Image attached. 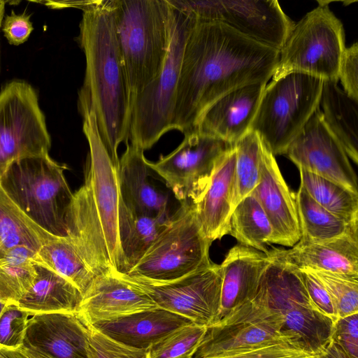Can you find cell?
Segmentation results:
<instances>
[{"label":"cell","mask_w":358,"mask_h":358,"mask_svg":"<svg viewBox=\"0 0 358 358\" xmlns=\"http://www.w3.org/2000/svg\"><path fill=\"white\" fill-rule=\"evenodd\" d=\"M51 138L36 90L12 80L0 91V177L14 162L49 154Z\"/></svg>","instance_id":"cell-10"},{"label":"cell","mask_w":358,"mask_h":358,"mask_svg":"<svg viewBox=\"0 0 358 358\" xmlns=\"http://www.w3.org/2000/svg\"><path fill=\"white\" fill-rule=\"evenodd\" d=\"M287 262L300 269L358 276V234L313 243L300 239L289 250H282Z\"/></svg>","instance_id":"cell-25"},{"label":"cell","mask_w":358,"mask_h":358,"mask_svg":"<svg viewBox=\"0 0 358 358\" xmlns=\"http://www.w3.org/2000/svg\"><path fill=\"white\" fill-rule=\"evenodd\" d=\"M37 275L34 261L0 262V297L6 304L18 303L31 289Z\"/></svg>","instance_id":"cell-37"},{"label":"cell","mask_w":358,"mask_h":358,"mask_svg":"<svg viewBox=\"0 0 358 358\" xmlns=\"http://www.w3.org/2000/svg\"><path fill=\"white\" fill-rule=\"evenodd\" d=\"M301 184L318 204L350 222L358 223V194L341 184L299 169Z\"/></svg>","instance_id":"cell-34"},{"label":"cell","mask_w":358,"mask_h":358,"mask_svg":"<svg viewBox=\"0 0 358 358\" xmlns=\"http://www.w3.org/2000/svg\"><path fill=\"white\" fill-rule=\"evenodd\" d=\"M263 143L264 141L257 132L250 131L235 143L236 160L232 212L241 200L250 194L259 182Z\"/></svg>","instance_id":"cell-35"},{"label":"cell","mask_w":358,"mask_h":358,"mask_svg":"<svg viewBox=\"0 0 358 358\" xmlns=\"http://www.w3.org/2000/svg\"><path fill=\"white\" fill-rule=\"evenodd\" d=\"M206 329L194 323L176 329L148 348V358H192Z\"/></svg>","instance_id":"cell-36"},{"label":"cell","mask_w":358,"mask_h":358,"mask_svg":"<svg viewBox=\"0 0 358 358\" xmlns=\"http://www.w3.org/2000/svg\"><path fill=\"white\" fill-rule=\"evenodd\" d=\"M5 5V1H0V28L1 27V24L3 18Z\"/></svg>","instance_id":"cell-49"},{"label":"cell","mask_w":358,"mask_h":358,"mask_svg":"<svg viewBox=\"0 0 358 358\" xmlns=\"http://www.w3.org/2000/svg\"><path fill=\"white\" fill-rule=\"evenodd\" d=\"M151 171L144 150L128 143L117 167L121 199L137 213L169 217L167 196L151 182Z\"/></svg>","instance_id":"cell-24"},{"label":"cell","mask_w":358,"mask_h":358,"mask_svg":"<svg viewBox=\"0 0 358 358\" xmlns=\"http://www.w3.org/2000/svg\"><path fill=\"white\" fill-rule=\"evenodd\" d=\"M83 120V131L90 152L85 181L88 183L103 228L110 262L115 270L124 273L119 246L118 213L120 203L117 167L111 160L99 136L94 113L79 110Z\"/></svg>","instance_id":"cell-13"},{"label":"cell","mask_w":358,"mask_h":358,"mask_svg":"<svg viewBox=\"0 0 358 358\" xmlns=\"http://www.w3.org/2000/svg\"><path fill=\"white\" fill-rule=\"evenodd\" d=\"M90 324L78 313L34 315L22 346L50 358H89Z\"/></svg>","instance_id":"cell-18"},{"label":"cell","mask_w":358,"mask_h":358,"mask_svg":"<svg viewBox=\"0 0 358 358\" xmlns=\"http://www.w3.org/2000/svg\"><path fill=\"white\" fill-rule=\"evenodd\" d=\"M282 327L280 315L252 299L207 327L192 358L214 357L291 337Z\"/></svg>","instance_id":"cell-14"},{"label":"cell","mask_w":358,"mask_h":358,"mask_svg":"<svg viewBox=\"0 0 358 358\" xmlns=\"http://www.w3.org/2000/svg\"><path fill=\"white\" fill-rule=\"evenodd\" d=\"M67 237L96 276L116 271L88 183L73 193L66 215Z\"/></svg>","instance_id":"cell-20"},{"label":"cell","mask_w":358,"mask_h":358,"mask_svg":"<svg viewBox=\"0 0 358 358\" xmlns=\"http://www.w3.org/2000/svg\"><path fill=\"white\" fill-rule=\"evenodd\" d=\"M323 120L338 138L348 158L358 164V101L338 86L337 81L324 80L320 100Z\"/></svg>","instance_id":"cell-28"},{"label":"cell","mask_w":358,"mask_h":358,"mask_svg":"<svg viewBox=\"0 0 358 358\" xmlns=\"http://www.w3.org/2000/svg\"><path fill=\"white\" fill-rule=\"evenodd\" d=\"M66 169L47 154L15 161L0 177L1 187L22 211L59 237L67 236L66 215L73 196Z\"/></svg>","instance_id":"cell-5"},{"label":"cell","mask_w":358,"mask_h":358,"mask_svg":"<svg viewBox=\"0 0 358 358\" xmlns=\"http://www.w3.org/2000/svg\"><path fill=\"white\" fill-rule=\"evenodd\" d=\"M171 7V37L163 67L157 77L131 102L129 140L143 150L151 148L164 134L173 130L183 50L196 22L191 15Z\"/></svg>","instance_id":"cell-7"},{"label":"cell","mask_w":358,"mask_h":358,"mask_svg":"<svg viewBox=\"0 0 358 358\" xmlns=\"http://www.w3.org/2000/svg\"><path fill=\"white\" fill-rule=\"evenodd\" d=\"M331 339L352 358H358V313L339 318L334 324Z\"/></svg>","instance_id":"cell-44"},{"label":"cell","mask_w":358,"mask_h":358,"mask_svg":"<svg viewBox=\"0 0 358 358\" xmlns=\"http://www.w3.org/2000/svg\"><path fill=\"white\" fill-rule=\"evenodd\" d=\"M341 21L328 3L319 5L294 24L282 47L272 80L301 72L338 82L340 61L345 49Z\"/></svg>","instance_id":"cell-9"},{"label":"cell","mask_w":358,"mask_h":358,"mask_svg":"<svg viewBox=\"0 0 358 358\" xmlns=\"http://www.w3.org/2000/svg\"><path fill=\"white\" fill-rule=\"evenodd\" d=\"M6 304L2 301L0 297V315Z\"/></svg>","instance_id":"cell-50"},{"label":"cell","mask_w":358,"mask_h":358,"mask_svg":"<svg viewBox=\"0 0 358 358\" xmlns=\"http://www.w3.org/2000/svg\"><path fill=\"white\" fill-rule=\"evenodd\" d=\"M301 231L300 239L325 242L357 233L358 223L341 218L318 204L301 185L294 193Z\"/></svg>","instance_id":"cell-30"},{"label":"cell","mask_w":358,"mask_h":358,"mask_svg":"<svg viewBox=\"0 0 358 358\" xmlns=\"http://www.w3.org/2000/svg\"><path fill=\"white\" fill-rule=\"evenodd\" d=\"M89 358H148V349L131 347L116 341L90 325Z\"/></svg>","instance_id":"cell-41"},{"label":"cell","mask_w":358,"mask_h":358,"mask_svg":"<svg viewBox=\"0 0 358 358\" xmlns=\"http://www.w3.org/2000/svg\"><path fill=\"white\" fill-rule=\"evenodd\" d=\"M315 354L303 348L291 337L210 358H315Z\"/></svg>","instance_id":"cell-39"},{"label":"cell","mask_w":358,"mask_h":358,"mask_svg":"<svg viewBox=\"0 0 358 358\" xmlns=\"http://www.w3.org/2000/svg\"><path fill=\"white\" fill-rule=\"evenodd\" d=\"M193 323L183 316L162 308L142 311L92 326L107 336L140 349H148L160 338L183 325Z\"/></svg>","instance_id":"cell-26"},{"label":"cell","mask_w":358,"mask_h":358,"mask_svg":"<svg viewBox=\"0 0 358 358\" xmlns=\"http://www.w3.org/2000/svg\"><path fill=\"white\" fill-rule=\"evenodd\" d=\"M259 202L272 227L270 243L293 247L301 238L294 198L273 154L264 143L260 159V179L250 193Z\"/></svg>","instance_id":"cell-17"},{"label":"cell","mask_w":358,"mask_h":358,"mask_svg":"<svg viewBox=\"0 0 358 358\" xmlns=\"http://www.w3.org/2000/svg\"><path fill=\"white\" fill-rule=\"evenodd\" d=\"M310 271L329 292L339 318L358 313V276Z\"/></svg>","instance_id":"cell-38"},{"label":"cell","mask_w":358,"mask_h":358,"mask_svg":"<svg viewBox=\"0 0 358 358\" xmlns=\"http://www.w3.org/2000/svg\"><path fill=\"white\" fill-rule=\"evenodd\" d=\"M0 252H1V247H0Z\"/></svg>","instance_id":"cell-51"},{"label":"cell","mask_w":358,"mask_h":358,"mask_svg":"<svg viewBox=\"0 0 358 358\" xmlns=\"http://www.w3.org/2000/svg\"><path fill=\"white\" fill-rule=\"evenodd\" d=\"M285 155L299 169L338 182L358 194L357 175L342 145L325 124L320 108Z\"/></svg>","instance_id":"cell-16"},{"label":"cell","mask_w":358,"mask_h":358,"mask_svg":"<svg viewBox=\"0 0 358 358\" xmlns=\"http://www.w3.org/2000/svg\"><path fill=\"white\" fill-rule=\"evenodd\" d=\"M131 102L160 73L171 37L167 0H111Z\"/></svg>","instance_id":"cell-3"},{"label":"cell","mask_w":358,"mask_h":358,"mask_svg":"<svg viewBox=\"0 0 358 358\" xmlns=\"http://www.w3.org/2000/svg\"><path fill=\"white\" fill-rule=\"evenodd\" d=\"M343 90L352 99L358 101V44L345 48L341 57L338 73Z\"/></svg>","instance_id":"cell-43"},{"label":"cell","mask_w":358,"mask_h":358,"mask_svg":"<svg viewBox=\"0 0 358 358\" xmlns=\"http://www.w3.org/2000/svg\"><path fill=\"white\" fill-rule=\"evenodd\" d=\"M29 316L17 303L5 306L0 315V346L13 350L22 346Z\"/></svg>","instance_id":"cell-40"},{"label":"cell","mask_w":358,"mask_h":358,"mask_svg":"<svg viewBox=\"0 0 358 358\" xmlns=\"http://www.w3.org/2000/svg\"><path fill=\"white\" fill-rule=\"evenodd\" d=\"M77 41L85 57L78 110L95 115L101 139L118 166L117 149L128 143L131 113L129 84L119 50L111 0L94 1L83 10Z\"/></svg>","instance_id":"cell-2"},{"label":"cell","mask_w":358,"mask_h":358,"mask_svg":"<svg viewBox=\"0 0 358 358\" xmlns=\"http://www.w3.org/2000/svg\"><path fill=\"white\" fill-rule=\"evenodd\" d=\"M268 257L253 299L280 315L285 334L317 355L329 342L334 323L313 308L299 269L286 260L282 250L273 248Z\"/></svg>","instance_id":"cell-4"},{"label":"cell","mask_w":358,"mask_h":358,"mask_svg":"<svg viewBox=\"0 0 358 358\" xmlns=\"http://www.w3.org/2000/svg\"><path fill=\"white\" fill-rule=\"evenodd\" d=\"M155 301L124 274L96 276L83 296L79 315L89 324L158 308Z\"/></svg>","instance_id":"cell-19"},{"label":"cell","mask_w":358,"mask_h":358,"mask_svg":"<svg viewBox=\"0 0 358 358\" xmlns=\"http://www.w3.org/2000/svg\"><path fill=\"white\" fill-rule=\"evenodd\" d=\"M125 275L149 295L159 308L206 327L217 322L222 287L220 265L212 262L179 280L164 283H151Z\"/></svg>","instance_id":"cell-15"},{"label":"cell","mask_w":358,"mask_h":358,"mask_svg":"<svg viewBox=\"0 0 358 358\" xmlns=\"http://www.w3.org/2000/svg\"><path fill=\"white\" fill-rule=\"evenodd\" d=\"M236 160L234 145L216 162L205 189L193 204L200 227L211 242L229 234Z\"/></svg>","instance_id":"cell-22"},{"label":"cell","mask_w":358,"mask_h":358,"mask_svg":"<svg viewBox=\"0 0 358 358\" xmlns=\"http://www.w3.org/2000/svg\"><path fill=\"white\" fill-rule=\"evenodd\" d=\"M34 262L68 280L83 296L95 278L67 236H54L37 251Z\"/></svg>","instance_id":"cell-31"},{"label":"cell","mask_w":358,"mask_h":358,"mask_svg":"<svg viewBox=\"0 0 358 358\" xmlns=\"http://www.w3.org/2000/svg\"><path fill=\"white\" fill-rule=\"evenodd\" d=\"M324 80L301 72L266 85L251 125L273 155H285L319 108Z\"/></svg>","instance_id":"cell-6"},{"label":"cell","mask_w":358,"mask_h":358,"mask_svg":"<svg viewBox=\"0 0 358 358\" xmlns=\"http://www.w3.org/2000/svg\"><path fill=\"white\" fill-rule=\"evenodd\" d=\"M54 236L29 219L0 184V254L18 245L37 252Z\"/></svg>","instance_id":"cell-32"},{"label":"cell","mask_w":358,"mask_h":358,"mask_svg":"<svg viewBox=\"0 0 358 358\" xmlns=\"http://www.w3.org/2000/svg\"><path fill=\"white\" fill-rule=\"evenodd\" d=\"M198 22H219L280 51L294 23L276 0H167Z\"/></svg>","instance_id":"cell-11"},{"label":"cell","mask_w":358,"mask_h":358,"mask_svg":"<svg viewBox=\"0 0 358 358\" xmlns=\"http://www.w3.org/2000/svg\"><path fill=\"white\" fill-rule=\"evenodd\" d=\"M279 54L225 24L196 20L183 50L172 129L192 131L220 98L248 85L267 83Z\"/></svg>","instance_id":"cell-1"},{"label":"cell","mask_w":358,"mask_h":358,"mask_svg":"<svg viewBox=\"0 0 358 358\" xmlns=\"http://www.w3.org/2000/svg\"><path fill=\"white\" fill-rule=\"evenodd\" d=\"M0 358H27L19 349L13 350L0 346Z\"/></svg>","instance_id":"cell-47"},{"label":"cell","mask_w":358,"mask_h":358,"mask_svg":"<svg viewBox=\"0 0 358 358\" xmlns=\"http://www.w3.org/2000/svg\"><path fill=\"white\" fill-rule=\"evenodd\" d=\"M211 243L200 227L193 204L181 203L142 258L125 275L151 283L179 280L212 264Z\"/></svg>","instance_id":"cell-8"},{"label":"cell","mask_w":358,"mask_h":358,"mask_svg":"<svg viewBox=\"0 0 358 358\" xmlns=\"http://www.w3.org/2000/svg\"><path fill=\"white\" fill-rule=\"evenodd\" d=\"M315 358H352L340 345L330 339L325 348Z\"/></svg>","instance_id":"cell-46"},{"label":"cell","mask_w":358,"mask_h":358,"mask_svg":"<svg viewBox=\"0 0 358 358\" xmlns=\"http://www.w3.org/2000/svg\"><path fill=\"white\" fill-rule=\"evenodd\" d=\"M1 28L9 43L14 45L24 43L34 29L30 15L26 13L16 14L14 10L5 16Z\"/></svg>","instance_id":"cell-45"},{"label":"cell","mask_w":358,"mask_h":358,"mask_svg":"<svg viewBox=\"0 0 358 358\" xmlns=\"http://www.w3.org/2000/svg\"><path fill=\"white\" fill-rule=\"evenodd\" d=\"M19 350L27 357V358H50L48 356L42 355L36 351L26 348L22 346Z\"/></svg>","instance_id":"cell-48"},{"label":"cell","mask_w":358,"mask_h":358,"mask_svg":"<svg viewBox=\"0 0 358 358\" xmlns=\"http://www.w3.org/2000/svg\"><path fill=\"white\" fill-rule=\"evenodd\" d=\"M299 269L312 306L334 324L339 317L329 292L312 271Z\"/></svg>","instance_id":"cell-42"},{"label":"cell","mask_w":358,"mask_h":358,"mask_svg":"<svg viewBox=\"0 0 358 358\" xmlns=\"http://www.w3.org/2000/svg\"><path fill=\"white\" fill-rule=\"evenodd\" d=\"M268 262V254L242 244L229 250L220 265L222 287L217 322L255 297Z\"/></svg>","instance_id":"cell-23"},{"label":"cell","mask_w":358,"mask_h":358,"mask_svg":"<svg viewBox=\"0 0 358 358\" xmlns=\"http://www.w3.org/2000/svg\"><path fill=\"white\" fill-rule=\"evenodd\" d=\"M266 85H248L225 94L203 113L194 129L235 145L251 131Z\"/></svg>","instance_id":"cell-21"},{"label":"cell","mask_w":358,"mask_h":358,"mask_svg":"<svg viewBox=\"0 0 358 358\" xmlns=\"http://www.w3.org/2000/svg\"><path fill=\"white\" fill-rule=\"evenodd\" d=\"M239 244L268 254L266 244L270 243L273 230L258 200L249 194L234 209L229 221V234Z\"/></svg>","instance_id":"cell-33"},{"label":"cell","mask_w":358,"mask_h":358,"mask_svg":"<svg viewBox=\"0 0 358 358\" xmlns=\"http://www.w3.org/2000/svg\"><path fill=\"white\" fill-rule=\"evenodd\" d=\"M171 153L148 162L181 203L194 204L218 159L234 146L220 138L193 129Z\"/></svg>","instance_id":"cell-12"},{"label":"cell","mask_w":358,"mask_h":358,"mask_svg":"<svg viewBox=\"0 0 358 358\" xmlns=\"http://www.w3.org/2000/svg\"><path fill=\"white\" fill-rule=\"evenodd\" d=\"M37 275L34 285L18 302L30 316L53 313H78L83 300L80 291L66 278L34 262Z\"/></svg>","instance_id":"cell-27"},{"label":"cell","mask_w":358,"mask_h":358,"mask_svg":"<svg viewBox=\"0 0 358 358\" xmlns=\"http://www.w3.org/2000/svg\"><path fill=\"white\" fill-rule=\"evenodd\" d=\"M171 216L145 215L127 207L120 200L118 240L124 266V274L127 273L142 258L166 227Z\"/></svg>","instance_id":"cell-29"}]
</instances>
